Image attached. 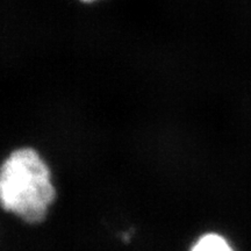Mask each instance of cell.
<instances>
[{
    "label": "cell",
    "instance_id": "obj_1",
    "mask_svg": "<svg viewBox=\"0 0 251 251\" xmlns=\"http://www.w3.org/2000/svg\"><path fill=\"white\" fill-rule=\"evenodd\" d=\"M55 196L48 166L35 150L19 149L6 158L0 174V198L6 211L28 224H39Z\"/></svg>",
    "mask_w": 251,
    "mask_h": 251
},
{
    "label": "cell",
    "instance_id": "obj_2",
    "mask_svg": "<svg viewBox=\"0 0 251 251\" xmlns=\"http://www.w3.org/2000/svg\"><path fill=\"white\" fill-rule=\"evenodd\" d=\"M192 251H234L224 237L216 234H208L200 238Z\"/></svg>",
    "mask_w": 251,
    "mask_h": 251
},
{
    "label": "cell",
    "instance_id": "obj_3",
    "mask_svg": "<svg viewBox=\"0 0 251 251\" xmlns=\"http://www.w3.org/2000/svg\"><path fill=\"white\" fill-rule=\"evenodd\" d=\"M80 1H83V2H93V1H97V0H80Z\"/></svg>",
    "mask_w": 251,
    "mask_h": 251
}]
</instances>
